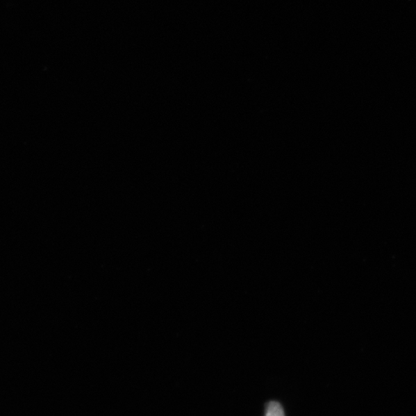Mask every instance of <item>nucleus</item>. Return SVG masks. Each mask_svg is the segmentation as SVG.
<instances>
[{"label":"nucleus","mask_w":416,"mask_h":416,"mask_svg":"<svg viewBox=\"0 0 416 416\" xmlns=\"http://www.w3.org/2000/svg\"><path fill=\"white\" fill-rule=\"evenodd\" d=\"M265 416H285L283 408L277 401H272L266 406Z\"/></svg>","instance_id":"obj_1"}]
</instances>
